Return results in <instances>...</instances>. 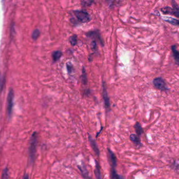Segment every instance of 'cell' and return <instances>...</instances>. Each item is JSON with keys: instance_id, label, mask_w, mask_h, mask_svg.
Listing matches in <instances>:
<instances>
[{"instance_id": "cell-18", "label": "cell", "mask_w": 179, "mask_h": 179, "mask_svg": "<svg viewBox=\"0 0 179 179\" xmlns=\"http://www.w3.org/2000/svg\"><path fill=\"white\" fill-rule=\"evenodd\" d=\"M94 3V0H81V4L83 7H89Z\"/></svg>"}, {"instance_id": "cell-21", "label": "cell", "mask_w": 179, "mask_h": 179, "mask_svg": "<svg viewBox=\"0 0 179 179\" xmlns=\"http://www.w3.org/2000/svg\"><path fill=\"white\" fill-rule=\"evenodd\" d=\"M40 35V31L39 29H36L34 31L32 34V38L34 40L37 39Z\"/></svg>"}, {"instance_id": "cell-14", "label": "cell", "mask_w": 179, "mask_h": 179, "mask_svg": "<svg viewBox=\"0 0 179 179\" xmlns=\"http://www.w3.org/2000/svg\"><path fill=\"white\" fill-rule=\"evenodd\" d=\"M130 139L131 141L134 142L135 144L137 146H142V143L139 136L136 134H131L130 136Z\"/></svg>"}, {"instance_id": "cell-6", "label": "cell", "mask_w": 179, "mask_h": 179, "mask_svg": "<svg viewBox=\"0 0 179 179\" xmlns=\"http://www.w3.org/2000/svg\"><path fill=\"white\" fill-rule=\"evenodd\" d=\"M14 102V92L11 90H10L7 96V112L9 116H11L12 110L13 108Z\"/></svg>"}, {"instance_id": "cell-27", "label": "cell", "mask_w": 179, "mask_h": 179, "mask_svg": "<svg viewBox=\"0 0 179 179\" xmlns=\"http://www.w3.org/2000/svg\"><path fill=\"white\" fill-rule=\"evenodd\" d=\"M23 179H29V176H28L27 174H26V175H25V176H24Z\"/></svg>"}, {"instance_id": "cell-12", "label": "cell", "mask_w": 179, "mask_h": 179, "mask_svg": "<svg viewBox=\"0 0 179 179\" xmlns=\"http://www.w3.org/2000/svg\"><path fill=\"white\" fill-rule=\"evenodd\" d=\"M108 154L110 156V159L111 161V165L112 166V168H115L116 165L117 158L115 154L112 151L110 150V149H108Z\"/></svg>"}, {"instance_id": "cell-16", "label": "cell", "mask_w": 179, "mask_h": 179, "mask_svg": "<svg viewBox=\"0 0 179 179\" xmlns=\"http://www.w3.org/2000/svg\"><path fill=\"white\" fill-rule=\"evenodd\" d=\"M111 179H125V178L119 174H117L115 169L114 168H112L111 171Z\"/></svg>"}, {"instance_id": "cell-23", "label": "cell", "mask_w": 179, "mask_h": 179, "mask_svg": "<svg viewBox=\"0 0 179 179\" xmlns=\"http://www.w3.org/2000/svg\"><path fill=\"white\" fill-rule=\"evenodd\" d=\"M8 178H9V171L7 168H5L3 172V179H8Z\"/></svg>"}, {"instance_id": "cell-11", "label": "cell", "mask_w": 179, "mask_h": 179, "mask_svg": "<svg viewBox=\"0 0 179 179\" xmlns=\"http://www.w3.org/2000/svg\"><path fill=\"white\" fill-rule=\"evenodd\" d=\"M171 50L173 53V56L176 63L179 66V50H177L176 45H175L171 46Z\"/></svg>"}, {"instance_id": "cell-22", "label": "cell", "mask_w": 179, "mask_h": 179, "mask_svg": "<svg viewBox=\"0 0 179 179\" xmlns=\"http://www.w3.org/2000/svg\"><path fill=\"white\" fill-rule=\"evenodd\" d=\"M67 70H68L69 74H71L73 70V65H72L71 63L69 62L67 63Z\"/></svg>"}, {"instance_id": "cell-7", "label": "cell", "mask_w": 179, "mask_h": 179, "mask_svg": "<svg viewBox=\"0 0 179 179\" xmlns=\"http://www.w3.org/2000/svg\"><path fill=\"white\" fill-rule=\"evenodd\" d=\"M103 99L105 103V107L108 110H110V99L108 97V91L106 86L105 85V83L104 82H103Z\"/></svg>"}, {"instance_id": "cell-10", "label": "cell", "mask_w": 179, "mask_h": 179, "mask_svg": "<svg viewBox=\"0 0 179 179\" xmlns=\"http://www.w3.org/2000/svg\"><path fill=\"white\" fill-rule=\"evenodd\" d=\"M162 20H164L165 22L172 24L173 25L179 26V20H177L176 18H174L173 17H169V16H162Z\"/></svg>"}, {"instance_id": "cell-2", "label": "cell", "mask_w": 179, "mask_h": 179, "mask_svg": "<svg viewBox=\"0 0 179 179\" xmlns=\"http://www.w3.org/2000/svg\"><path fill=\"white\" fill-rule=\"evenodd\" d=\"M171 4L172 7L165 6L160 9V11L163 14L171 15L179 18V6L175 0H172Z\"/></svg>"}, {"instance_id": "cell-26", "label": "cell", "mask_w": 179, "mask_h": 179, "mask_svg": "<svg viewBox=\"0 0 179 179\" xmlns=\"http://www.w3.org/2000/svg\"><path fill=\"white\" fill-rule=\"evenodd\" d=\"M3 84H4V79L3 77L0 75V90H2L3 88Z\"/></svg>"}, {"instance_id": "cell-25", "label": "cell", "mask_w": 179, "mask_h": 179, "mask_svg": "<svg viewBox=\"0 0 179 179\" xmlns=\"http://www.w3.org/2000/svg\"><path fill=\"white\" fill-rule=\"evenodd\" d=\"M115 1V0H106V2H107V3L109 5V6H110V7H112L114 5Z\"/></svg>"}, {"instance_id": "cell-5", "label": "cell", "mask_w": 179, "mask_h": 179, "mask_svg": "<svg viewBox=\"0 0 179 179\" xmlns=\"http://www.w3.org/2000/svg\"><path fill=\"white\" fill-rule=\"evenodd\" d=\"M86 35L88 37L94 39V40H97L101 44V45L102 46H104V42L99 31H88L86 34Z\"/></svg>"}, {"instance_id": "cell-1", "label": "cell", "mask_w": 179, "mask_h": 179, "mask_svg": "<svg viewBox=\"0 0 179 179\" xmlns=\"http://www.w3.org/2000/svg\"><path fill=\"white\" fill-rule=\"evenodd\" d=\"M37 144V134L36 132H34L31 138L29 147V161L31 163H34L35 159L36 153V148Z\"/></svg>"}, {"instance_id": "cell-17", "label": "cell", "mask_w": 179, "mask_h": 179, "mask_svg": "<svg viewBox=\"0 0 179 179\" xmlns=\"http://www.w3.org/2000/svg\"><path fill=\"white\" fill-rule=\"evenodd\" d=\"M134 128H135V131H136L137 134L138 136H140L142 134H143V133H144L143 129H142V126L139 122H137L135 124V125L134 126Z\"/></svg>"}, {"instance_id": "cell-8", "label": "cell", "mask_w": 179, "mask_h": 179, "mask_svg": "<svg viewBox=\"0 0 179 179\" xmlns=\"http://www.w3.org/2000/svg\"><path fill=\"white\" fill-rule=\"evenodd\" d=\"M78 168L80 171L81 174L83 178L84 179H91L90 176H89V173L88 170H87L86 167L84 165V163L82 162V163L81 165H78Z\"/></svg>"}, {"instance_id": "cell-3", "label": "cell", "mask_w": 179, "mask_h": 179, "mask_svg": "<svg viewBox=\"0 0 179 179\" xmlns=\"http://www.w3.org/2000/svg\"><path fill=\"white\" fill-rule=\"evenodd\" d=\"M73 14L77 18L78 24L88 23L91 20L90 15L85 10L74 11Z\"/></svg>"}, {"instance_id": "cell-19", "label": "cell", "mask_w": 179, "mask_h": 179, "mask_svg": "<svg viewBox=\"0 0 179 179\" xmlns=\"http://www.w3.org/2000/svg\"><path fill=\"white\" fill-rule=\"evenodd\" d=\"M81 81L83 84H86L87 83V76L85 69L83 67L82 74L81 75Z\"/></svg>"}, {"instance_id": "cell-4", "label": "cell", "mask_w": 179, "mask_h": 179, "mask_svg": "<svg viewBox=\"0 0 179 179\" xmlns=\"http://www.w3.org/2000/svg\"><path fill=\"white\" fill-rule=\"evenodd\" d=\"M153 84L156 88L161 91H167L168 88L165 80L161 77H158L153 80Z\"/></svg>"}, {"instance_id": "cell-24", "label": "cell", "mask_w": 179, "mask_h": 179, "mask_svg": "<svg viewBox=\"0 0 179 179\" xmlns=\"http://www.w3.org/2000/svg\"><path fill=\"white\" fill-rule=\"evenodd\" d=\"M92 49L94 52H96L97 50V43H96V41L94 40L92 42Z\"/></svg>"}, {"instance_id": "cell-13", "label": "cell", "mask_w": 179, "mask_h": 179, "mask_svg": "<svg viewBox=\"0 0 179 179\" xmlns=\"http://www.w3.org/2000/svg\"><path fill=\"white\" fill-rule=\"evenodd\" d=\"M95 169L94 170V174L95 175V177L97 179H102V174L100 170V167H99V163L95 160Z\"/></svg>"}, {"instance_id": "cell-9", "label": "cell", "mask_w": 179, "mask_h": 179, "mask_svg": "<svg viewBox=\"0 0 179 179\" xmlns=\"http://www.w3.org/2000/svg\"><path fill=\"white\" fill-rule=\"evenodd\" d=\"M88 140H89V142H90V143L91 147L93 149L94 152L97 154V156H99V147L97 146V142H96L95 140L94 139H93V138L91 137L90 135H88Z\"/></svg>"}, {"instance_id": "cell-15", "label": "cell", "mask_w": 179, "mask_h": 179, "mask_svg": "<svg viewBox=\"0 0 179 179\" xmlns=\"http://www.w3.org/2000/svg\"><path fill=\"white\" fill-rule=\"evenodd\" d=\"M62 52L59 50L54 51L52 54V58L54 62H56L60 59V58L62 56Z\"/></svg>"}, {"instance_id": "cell-20", "label": "cell", "mask_w": 179, "mask_h": 179, "mask_svg": "<svg viewBox=\"0 0 179 179\" xmlns=\"http://www.w3.org/2000/svg\"><path fill=\"white\" fill-rule=\"evenodd\" d=\"M69 40L71 45L72 46H74L77 45L78 40H77V36L76 35H74L71 36V37L69 38Z\"/></svg>"}]
</instances>
